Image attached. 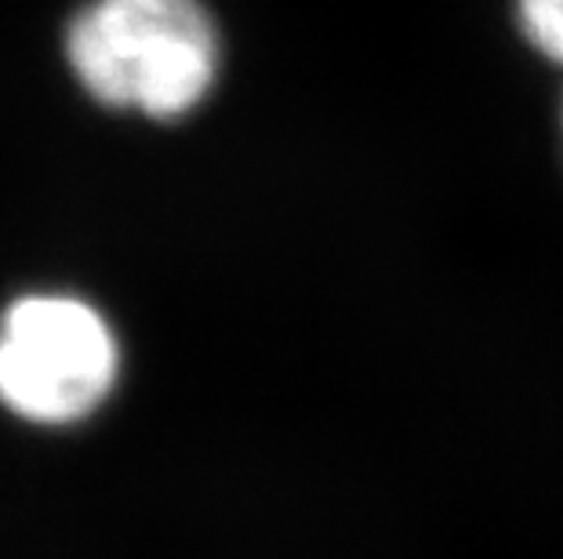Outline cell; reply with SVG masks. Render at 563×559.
<instances>
[{"label":"cell","instance_id":"cell-1","mask_svg":"<svg viewBox=\"0 0 563 559\" xmlns=\"http://www.w3.org/2000/svg\"><path fill=\"white\" fill-rule=\"evenodd\" d=\"M66 63L99 105L178 121L214 91L222 41L203 0H88L66 26Z\"/></svg>","mask_w":563,"mask_h":559},{"label":"cell","instance_id":"cell-2","mask_svg":"<svg viewBox=\"0 0 563 559\" xmlns=\"http://www.w3.org/2000/svg\"><path fill=\"white\" fill-rule=\"evenodd\" d=\"M121 342L77 294H22L0 316V403L30 425H77L110 400Z\"/></svg>","mask_w":563,"mask_h":559},{"label":"cell","instance_id":"cell-3","mask_svg":"<svg viewBox=\"0 0 563 559\" xmlns=\"http://www.w3.org/2000/svg\"><path fill=\"white\" fill-rule=\"evenodd\" d=\"M517 22L538 55L563 66V0H517Z\"/></svg>","mask_w":563,"mask_h":559},{"label":"cell","instance_id":"cell-4","mask_svg":"<svg viewBox=\"0 0 563 559\" xmlns=\"http://www.w3.org/2000/svg\"><path fill=\"white\" fill-rule=\"evenodd\" d=\"M560 127H563V105H560Z\"/></svg>","mask_w":563,"mask_h":559}]
</instances>
